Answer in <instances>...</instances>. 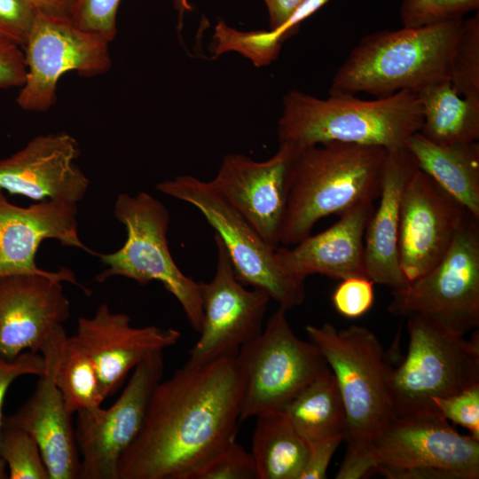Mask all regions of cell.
Returning <instances> with one entry per match:
<instances>
[{
  "mask_svg": "<svg viewBox=\"0 0 479 479\" xmlns=\"http://www.w3.org/2000/svg\"><path fill=\"white\" fill-rule=\"evenodd\" d=\"M242 394L236 355L186 362L155 386L117 479H191L235 440Z\"/></svg>",
  "mask_w": 479,
  "mask_h": 479,
  "instance_id": "cell-1",
  "label": "cell"
},
{
  "mask_svg": "<svg viewBox=\"0 0 479 479\" xmlns=\"http://www.w3.org/2000/svg\"><path fill=\"white\" fill-rule=\"evenodd\" d=\"M296 146L279 237L283 246L305 239L326 216L378 200L389 152L377 145L334 141Z\"/></svg>",
  "mask_w": 479,
  "mask_h": 479,
  "instance_id": "cell-2",
  "label": "cell"
},
{
  "mask_svg": "<svg viewBox=\"0 0 479 479\" xmlns=\"http://www.w3.org/2000/svg\"><path fill=\"white\" fill-rule=\"evenodd\" d=\"M422 122L415 91L400 90L365 100L349 94L319 98L292 90L283 97L277 134L279 143L298 146L334 141L393 151L406 147Z\"/></svg>",
  "mask_w": 479,
  "mask_h": 479,
  "instance_id": "cell-3",
  "label": "cell"
},
{
  "mask_svg": "<svg viewBox=\"0 0 479 479\" xmlns=\"http://www.w3.org/2000/svg\"><path fill=\"white\" fill-rule=\"evenodd\" d=\"M463 20L403 27L364 36L335 72L329 94L364 92L381 98L400 90L418 92L449 80Z\"/></svg>",
  "mask_w": 479,
  "mask_h": 479,
  "instance_id": "cell-4",
  "label": "cell"
},
{
  "mask_svg": "<svg viewBox=\"0 0 479 479\" xmlns=\"http://www.w3.org/2000/svg\"><path fill=\"white\" fill-rule=\"evenodd\" d=\"M304 329L325 357L340 389L347 420L344 459L371 458L373 441L395 418L392 368L385 361L380 340L364 326L336 329L326 322Z\"/></svg>",
  "mask_w": 479,
  "mask_h": 479,
  "instance_id": "cell-5",
  "label": "cell"
},
{
  "mask_svg": "<svg viewBox=\"0 0 479 479\" xmlns=\"http://www.w3.org/2000/svg\"><path fill=\"white\" fill-rule=\"evenodd\" d=\"M408 350L392 369L395 417L436 410L432 403L479 384L478 330L469 339L428 317H407Z\"/></svg>",
  "mask_w": 479,
  "mask_h": 479,
  "instance_id": "cell-6",
  "label": "cell"
},
{
  "mask_svg": "<svg viewBox=\"0 0 479 479\" xmlns=\"http://www.w3.org/2000/svg\"><path fill=\"white\" fill-rule=\"evenodd\" d=\"M114 214L126 228L127 238L115 252L97 254L106 269L95 280L103 283L123 277L141 286L159 281L178 301L191 326L200 333L203 321L200 285L185 275L172 258L167 238L170 221L167 208L148 192H123L115 200Z\"/></svg>",
  "mask_w": 479,
  "mask_h": 479,
  "instance_id": "cell-7",
  "label": "cell"
},
{
  "mask_svg": "<svg viewBox=\"0 0 479 479\" xmlns=\"http://www.w3.org/2000/svg\"><path fill=\"white\" fill-rule=\"evenodd\" d=\"M369 455L390 479L479 477V440L460 435L437 410L396 416Z\"/></svg>",
  "mask_w": 479,
  "mask_h": 479,
  "instance_id": "cell-8",
  "label": "cell"
},
{
  "mask_svg": "<svg viewBox=\"0 0 479 479\" xmlns=\"http://www.w3.org/2000/svg\"><path fill=\"white\" fill-rule=\"evenodd\" d=\"M156 189L200 210L223 241L241 284L263 290L286 310L304 302L305 280L281 267L275 248L262 239L210 182L184 175L158 183Z\"/></svg>",
  "mask_w": 479,
  "mask_h": 479,
  "instance_id": "cell-9",
  "label": "cell"
},
{
  "mask_svg": "<svg viewBox=\"0 0 479 479\" xmlns=\"http://www.w3.org/2000/svg\"><path fill=\"white\" fill-rule=\"evenodd\" d=\"M281 307L262 333L239 349L243 383L240 422L281 411L303 388L330 367L320 349L297 337Z\"/></svg>",
  "mask_w": 479,
  "mask_h": 479,
  "instance_id": "cell-10",
  "label": "cell"
},
{
  "mask_svg": "<svg viewBox=\"0 0 479 479\" xmlns=\"http://www.w3.org/2000/svg\"><path fill=\"white\" fill-rule=\"evenodd\" d=\"M388 310L397 317L420 315L466 334L479 326V218L468 212L437 265L401 290Z\"/></svg>",
  "mask_w": 479,
  "mask_h": 479,
  "instance_id": "cell-11",
  "label": "cell"
},
{
  "mask_svg": "<svg viewBox=\"0 0 479 479\" xmlns=\"http://www.w3.org/2000/svg\"><path fill=\"white\" fill-rule=\"evenodd\" d=\"M27 67L16 102L27 112H46L57 100V84L69 71L97 76L112 67L109 43L70 19L35 13L23 48Z\"/></svg>",
  "mask_w": 479,
  "mask_h": 479,
  "instance_id": "cell-12",
  "label": "cell"
},
{
  "mask_svg": "<svg viewBox=\"0 0 479 479\" xmlns=\"http://www.w3.org/2000/svg\"><path fill=\"white\" fill-rule=\"evenodd\" d=\"M162 351L140 362L124 389L109 407L77 413L75 436L80 456V479H117L119 460L138 435L151 395L162 380Z\"/></svg>",
  "mask_w": 479,
  "mask_h": 479,
  "instance_id": "cell-13",
  "label": "cell"
},
{
  "mask_svg": "<svg viewBox=\"0 0 479 479\" xmlns=\"http://www.w3.org/2000/svg\"><path fill=\"white\" fill-rule=\"evenodd\" d=\"M216 268L208 282L200 281L203 321L200 337L189 351L191 364H204L237 355L240 347L256 338L271 297L263 290H248L236 278L221 239L214 234Z\"/></svg>",
  "mask_w": 479,
  "mask_h": 479,
  "instance_id": "cell-14",
  "label": "cell"
},
{
  "mask_svg": "<svg viewBox=\"0 0 479 479\" xmlns=\"http://www.w3.org/2000/svg\"><path fill=\"white\" fill-rule=\"evenodd\" d=\"M62 281L85 290L68 269L46 274L0 277V357L39 353L51 334L68 319L70 302Z\"/></svg>",
  "mask_w": 479,
  "mask_h": 479,
  "instance_id": "cell-15",
  "label": "cell"
},
{
  "mask_svg": "<svg viewBox=\"0 0 479 479\" xmlns=\"http://www.w3.org/2000/svg\"><path fill=\"white\" fill-rule=\"evenodd\" d=\"M297 146L283 142L270 159L258 161L241 153L225 155L212 186L271 247L279 237L290 190L291 164Z\"/></svg>",
  "mask_w": 479,
  "mask_h": 479,
  "instance_id": "cell-16",
  "label": "cell"
},
{
  "mask_svg": "<svg viewBox=\"0 0 479 479\" xmlns=\"http://www.w3.org/2000/svg\"><path fill=\"white\" fill-rule=\"evenodd\" d=\"M469 211L433 178L417 169L404 190L399 229V263L411 283L445 255Z\"/></svg>",
  "mask_w": 479,
  "mask_h": 479,
  "instance_id": "cell-17",
  "label": "cell"
},
{
  "mask_svg": "<svg viewBox=\"0 0 479 479\" xmlns=\"http://www.w3.org/2000/svg\"><path fill=\"white\" fill-rule=\"evenodd\" d=\"M64 326L56 329L40 353L44 373L32 395L12 415L4 416L2 428H20L37 442L49 479H80V456L71 415L55 381V373L67 337Z\"/></svg>",
  "mask_w": 479,
  "mask_h": 479,
  "instance_id": "cell-18",
  "label": "cell"
},
{
  "mask_svg": "<svg viewBox=\"0 0 479 479\" xmlns=\"http://www.w3.org/2000/svg\"><path fill=\"white\" fill-rule=\"evenodd\" d=\"M75 335L93 361L105 400L140 362L175 345L182 334L171 327L132 326L127 314L114 312L101 303L91 317L78 318Z\"/></svg>",
  "mask_w": 479,
  "mask_h": 479,
  "instance_id": "cell-19",
  "label": "cell"
},
{
  "mask_svg": "<svg viewBox=\"0 0 479 479\" xmlns=\"http://www.w3.org/2000/svg\"><path fill=\"white\" fill-rule=\"evenodd\" d=\"M80 154L77 140L67 132L36 136L0 160V190L36 201L78 203L90 186L89 178L75 164Z\"/></svg>",
  "mask_w": 479,
  "mask_h": 479,
  "instance_id": "cell-20",
  "label": "cell"
},
{
  "mask_svg": "<svg viewBox=\"0 0 479 479\" xmlns=\"http://www.w3.org/2000/svg\"><path fill=\"white\" fill-rule=\"evenodd\" d=\"M77 214V203L60 200L20 207L0 190V277L50 272L35 263L37 250L45 240L97 255L79 238Z\"/></svg>",
  "mask_w": 479,
  "mask_h": 479,
  "instance_id": "cell-21",
  "label": "cell"
},
{
  "mask_svg": "<svg viewBox=\"0 0 479 479\" xmlns=\"http://www.w3.org/2000/svg\"><path fill=\"white\" fill-rule=\"evenodd\" d=\"M373 211V201L354 206L328 229L310 234L294 247H278V262L287 273L302 280L313 274L341 280L368 278L365 232Z\"/></svg>",
  "mask_w": 479,
  "mask_h": 479,
  "instance_id": "cell-22",
  "label": "cell"
},
{
  "mask_svg": "<svg viewBox=\"0 0 479 479\" xmlns=\"http://www.w3.org/2000/svg\"><path fill=\"white\" fill-rule=\"evenodd\" d=\"M419 169L407 147L389 151L384 164L380 203L365 232L368 278L397 291L408 286L399 263L401 202L407 181Z\"/></svg>",
  "mask_w": 479,
  "mask_h": 479,
  "instance_id": "cell-23",
  "label": "cell"
},
{
  "mask_svg": "<svg viewBox=\"0 0 479 479\" xmlns=\"http://www.w3.org/2000/svg\"><path fill=\"white\" fill-rule=\"evenodd\" d=\"M406 147L421 171L479 218V144L477 141L438 145L420 131Z\"/></svg>",
  "mask_w": 479,
  "mask_h": 479,
  "instance_id": "cell-24",
  "label": "cell"
},
{
  "mask_svg": "<svg viewBox=\"0 0 479 479\" xmlns=\"http://www.w3.org/2000/svg\"><path fill=\"white\" fill-rule=\"evenodd\" d=\"M251 454L257 479H300L308 444L294 428L283 411L257 415Z\"/></svg>",
  "mask_w": 479,
  "mask_h": 479,
  "instance_id": "cell-25",
  "label": "cell"
},
{
  "mask_svg": "<svg viewBox=\"0 0 479 479\" xmlns=\"http://www.w3.org/2000/svg\"><path fill=\"white\" fill-rule=\"evenodd\" d=\"M281 411L307 444L338 436L345 439V408L330 368L303 388Z\"/></svg>",
  "mask_w": 479,
  "mask_h": 479,
  "instance_id": "cell-26",
  "label": "cell"
},
{
  "mask_svg": "<svg viewBox=\"0 0 479 479\" xmlns=\"http://www.w3.org/2000/svg\"><path fill=\"white\" fill-rule=\"evenodd\" d=\"M423 122L420 134L438 145L479 139V100L460 96L449 80L417 92Z\"/></svg>",
  "mask_w": 479,
  "mask_h": 479,
  "instance_id": "cell-27",
  "label": "cell"
},
{
  "mask_svg": "<svg viewBox=\"0 0 479 479\" xmlns=\"http://www.w3.org/2000/svg\"><path fill=\"white\" fill-rule=\"evenodd\" d=\"M328 1L303 0L284 23L269 30L242 31L220 20L212 36V53L218 57L234 51L248 59L257 67L270 65L278 58L283 43L298 32L301 23Z\"/></svg>",
  "mask_w": 479,
  "mask_h": 479,
  "instance_id": "cell-28",
  "label": "cell"
},
{
  "mask_svg": "<svg viewBox=\"0 0 479 479\" xmlns=\"http://www.w3.org/2000/svg\"><path fill=\"white\" fill-rule=\"evenodd\" d=\"M55 381L70 414L100 406L104 401L91 357L75 335L66 337Z\"/></svg>",
  "mask_w": 479,
  "mask_h": 479,
  "instance_id": "cell-29",
  "label": "cell"
},
{
  "mask_svg": "<svg viewBox=\"0 0 479 479\" xmlns=\"http://www.w3.org/2000/svg\"><path fill=\"white\" fill-rule=\"evenodd\" d=\"M450 82L462 97L479 100V14L463 20L450 64Z\"/></svg>",
  "mask_w": 479,
  "mask_h": 479,
  "instance_id": "cell-30",
  "label": "cell"
},
{
  "mask_svg": "<svg viewBox=\"0 0 479 479\" xmlns=\"http://www.w3.org/2000/svg\"><path fill=\"white\" fill-rule=\"evenodd\" d=\"M0 457L11 479H49L37 442L20 428H1Z\"/></svg>",
  "mask_w": 479,
  "mask_h": 479,
  "instance_id": "cell-31",
  "label": "cell"
},
{
  "mask_svg": "<svg viewBox=\"0 0 479 479\" xmlns=\"http://www.w3.org/2000/svg\"><path fill=\"white\" fill-rule=\"evenodd\" d=\"M479 0H403L399 14L405 27H420L463 19L478 11Z\"/></svg>",
  "mask_w": 479,
  "mask_h": 479,
  "instance_id": "cell-32",
  "label": "cell"
},
{
  "mask_svg": "<svg viewBox=\"0 0 479 479\" xmlns=\"http://www.w3.org/2000/svg\"><path fill=\"white\" fill-rule=\"evenodd\" d=\"M121 0H74L70 20L80 29L108 43L117 34L116 18Z\"/></svg>",
  "mask_w": 479,
  "mask_h": 479,
  "instance_id": "cell-33",
  "label": "cell"
},
{
  "mask_svg": "<svg viewBox=\"0 0 479 479\" xmlns=\"http://www.w3.org/2000/svg\"><path fill=\"white\" fill-rule=\"evenodd\" d=\"M191 479H257L250 452L233 440Z\"/></svg>",
  "mask_w": 479,
  "mask_h": 479,
  "instance_id": "cell-34",
  "label": "cell"
},
{
  "mask_svg": "<svg viewBox=\"0 0 479 479\" xmlns=\"http://www.w3.org/2000/svg\"><path fill=\"white\" fill-rule=\"evenodd\" d=\"M432 403L447 420L465 428L479 440V384L452 396L435 398Z\"/></svg>",
  "mask_w": 479,
  "mask_h": 479,
  "instance_id": "cell-35",
  "label": "cell"
},
{
  "mask_svg": "<svg viewBox=\"0 0 479 479\" xmlns=\"http://www.w3.org/2000/svg\"><path fill=\"white\" fill-rule=\"evenodd\" d=\"M373 281L366 277L342 279L332 294L334 309L349 318L361 317L373 304Z\"/></svg>",
  "mask_w": 479,
  "mask_h": 479,
  "instance_id": "cell-36",
  "label": "cell"
},
{
  "mask_svg": "<svg viewBox=\"0 0 479 479\" xmlns=\"http://www.w3.org/2000/svg\"><path fill=\"white\" fill-rule=\"evenodd\" d=\"M45 363L40 353L25 351L12 360L0 357V432L3 420V405L6 392L12 383L24 375L40 376L44 373ZM6 465L0 457V479L8 478Z\"/></svg>",
  "mask_w": 479,
  "mask_h": 479,
  "instance_id": "cell-37",
  "label": "cell"
},
{
  "mask_svg": "<svg viewBox=\"0 0 479 479\" xmlns=\"http://www.w3.org/2000/svg\"><path fill=\"white\" fill-rule=\"evenodd\" d=\"M35 16L24 0H0V37L24 48Z\"/></svg>",
  "mask_w": 479,
  "mask_h": 479,
  "instance_id": "cell-38",
  "label": "cell"
},
{
  "mask_svg": "<svg viewBox=\"0 0 479 479\" xmlns=\"http://www.w3.org/2000/svg\"><path fill=\"white\" fill-rule=\"evenodd\" d=\"M27 74L23 48L11 40L0 37V89L22 87Z\"/></svg>",
  "mask_w": 479,
  "mask_h": 479,
  "instance_id": "cell-39",
  "label": "cell"
},
{
  "mask_svg": "<svg viewBox=\"0 0 479 479\" xmlns=\"http://www.w3.org/2000/svg\"><path fill=\"white\" fill-rule=\"evenodd\" d=\"M342 441L344 438L338 436L308 444V458L300 479L326 478L331 459Z\"/></svg>",
  "mask_w": 479,
  "mask_h": 479,
  "instance_id": "cell-40",
  "label": "cell"
},
{
  "mask_svg": "<svg viewBox=\"0 0 479 479\" xmlns=\"http://www.w3.org/2000/svg\"><path fill=\"white\" fill-rule=\"evenodd\" d=\"M269 15L270 28H276L284 23L294 10L303 0H263Z\"/></svg>",
  "mask_w": 479,
  "mask_h": 479,
  "instance_id": "cell-41",
  "label": "cell"
},
{
  "mask_svg": "<svg viewBox=\"0 0 479 479\" xmlns=\"http://www.w3.org/2000/svg\"><path fill=\"white\" fill-rule=\"evenodd\" d=\"M35 12L51 17L70 19L74 0H24Z\"/></svg>",
  "mask_w": 479,
  "mask_h": 479,
  "instance_id": "cell-42",
  "label": "cell"
},
{
  "mask_svg": "<svg viewBox=\"0 0 479 479\" xmlns=\"http://www.w3.org/2000/svg\"><path fill=\"white\" fill-rule=\"evenodd\" d=\"M172 2L177 12V29L180 31L183 27L184 17L186 12L192 11V6L189 0H172Z\"/></svg>",
  "mask_w": 479,
  "mask_h": 479,
  "instance_id": "cell-43",
  "label": "cell"
}]
</instances>
